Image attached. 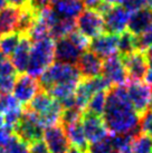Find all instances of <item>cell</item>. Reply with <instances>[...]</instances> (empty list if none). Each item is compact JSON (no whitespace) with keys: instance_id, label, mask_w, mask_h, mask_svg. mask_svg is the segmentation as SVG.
I'll return each mask as SVG.
<instances>
[{"instance_id":"obj_1","label":"cell","mask_w":152,"mask_h":153,"mask_svg":"<svg viewBox=\"0 0 152 153\" xmlns=\"http://www.w3.org/2000/svg\"><path fill=\"white\" fill-rule=\"evenodd\" d=\"M106 128L115 135H134L140 132V116L129 100L127 87L115 86L107 92L103 113Z\"/></svg>"},{"instance_id":"obj_2","label":"cell","mask_w":152,"mask_h":153,"mask_svg":"<svg viewBox=\"0 0 152 153\" xmlns=\"http://www.w3.org/2000/svg\"><path fill=\"white\" fill-rule=\"evenodd\" d=\"M55 59V42L51 37L40 39L31 45L29 63L26 72L31 77H40Z\"/></svg>"},{"instance_id":"obj_3","label":"cell","mask_w":152,"mask_h":153,"mask_svg":"<svg viewBox=\"0 0 152 153\" xmlns=\"http://www.w3.org/2000/svg\"><path fill=\"white\" fill-rule=\"evenodd\" d=\"M82 75L75 64L56 62L47 68L39 78V85L44 91H48L53 86L63 83H80Z\"/></svg>"},{"instance_id":"obj_4","label":"cell","mask_w":152,"mask_h":153,"mask_svg":"<svg viewBox=\"0 0 152 153\" xmlns=\"http://www.w3.org/2000/svg\"><path fill=\"white\" fill-rule=\"evenodd\" d=\"M45 128H42L39 117L36 113L30 110H24L19 123L13 128V132L17 134L21 140L31 144L36 141L42 140V133Z\"/></svg>"},{"instance_id":"obj_5","label":"cell","mask_w":152,"mask_h":153,"mask_svg":"<svg viewBox=\"0 0 152 153\" xmlns=\"http://www.w3.org/2000/svg\"><path fill=\"white\" fill-rule=\"evenodd\" d=\"M127 92L129 100L131 102L134 111L142 116L148 112L152 98V87L145 82L130 81L127 82Z\"/></svg>"},{"instance_id":"obj_6","label":"cell","mask_w":152,"mask_h":153,"mask_svg":"<svg viewBox=\"0 0 152 153\" xmlns=\"http://www.w3.org/2000/svg\"><path fill=\"white\" fill-rule=\"evenodd\" d=\"M76 26L80 34H83L89 39L96 38L105 30L103 15L95 8H87L86 10H83V13L76 20Z\"/></svg>"},{"instance_id":"obj_7","label":"cell","mask_w":152,"mask_h":153,"mask_svg":"<svg viewBox=\"0 0 152 153\" xmlns=\"http://www.w3.org/2000/svg\"><path fill=\"white\" fill-rule=\"evenodd\" d=\"M80 122L89 145L104 140L109 136V130L106 128L102 116L85 112L82 116Z\"/></svg>"},{"instance_id":"obj_8","label":"cell","mask_w":152,"mask_h":153,"mask_svg":"<svg viewBox=\"0 0 152 153\" xmlns=\"http://www.w3.org/2000/svg\"><path fill=\"white\" fill-rule=\"evenodd\" d=\"M40 85L36 78L20 74L15 81L13 85V96L21 105H29V103L39 93Z\"/></svg>"},{"instance_id":"obj_9","label":"cell","mask_w":152,"mask_h":153,"mask_svg":"<svg viewBox=\"0 0 152 153\" xmlns=\"http://www.w3.org/2000/svg\"><path fill=\"white\" fill-rule=\"evenodd\" d=\"M102 73H103V76L110 82L111 85L123 86L127 82H129L127 68L118 54L104 60Z\"/></svg>"},{"instance_id":"obj_10","label":"cell","mask_w":152,"mask_h":153,"mask_svg":"<svg viewBox=\"0 0 152 153\" xmlns=\"http://www.w3.org/2000/svg\"><path fill=\"white\" fill-rule=\"evenodd\" d=\"M42 139L49 153H67L69 150V142L66 132L60 124L45 128L42 133Z\"/></svg>"},{"instance_id":"obj_11","label":"cell","mask_w":152,"mask_h":153,"mask_svg":"<svg viewBox=\"0 0 152 153\" xmlns=\"http://www.w3.org/2000/svg\"><path fill=\"white\" fill-rule=\"evenodd\" d=\"M121 58L127 68L129 78L132 81H142V78H144L149 67L145 51L135 49Z\"/></svg>"},{"instance_id":"obj_12","label":"cell","mask_w":152,"mask_h":153,"mask_svg":"<svg viewBox=\"0 0 152 153\" xmlns=\"http://www.w3.org/2000/svg\"><path fill=\"white\" fill-rule=\"evenodd\" d=\"M131 13L127 11L124 7L121 6H113L109 9V11L103 15L105 29L110 34L120 35L125 31L127 27L129 19Z\"/></svg>"},{"instance_id":"obj_13","label":"cell","mask_w":152,"mask_h":153,"mask_svg":"<svg viewBox=\"0 0 152 153\" xmlns=\"http://www.w3.org/2000/svg\"><path fill=\"white\" fill-rule=\"evenodd\" d=\"M89 49L100 58H109L118 54V35L106 34L100 35L89 43Z\"/></svg>"},{"instance_id":"obj_14","label":"cell","mask_w":152,"mask_h":153,"mask_svg":"<svg viewBox=\"0 0 152 153\" xmlns=\"http://www.w3.org/2000/svg\"><path fill=\"white\" fill-rule=\"evenodd\" d=\"M0 153H29V144L21 140L13 128H0Z\"/></svg>"},{"instance_id":"obj_15","label":"cell","mask_w":152,"mask_h":153,"mask_svg":"<svg viewBox=\"0 0 152 153\" xmlns=\"http://www.w3.org/2000/svg\"><path fill=\"white\" fill-rule=\"evenodd\" d=\"M82 54L83 51L68 36L57 39L55 43V58L57 62L76 65Z\"/></svg>"},{"instance_id":"obj_16","label":"cell","mask_w":152,"mask_h":153,"mask_svg":"<svg viewBox=\"0 0 152 153\" xmlns=\"http://www.w3.org/2000/svg\"><path fill=\"white\" fill-rule=\"evenodd\" d=\"M76 64L80 69V75L84 78H93L101 75L103 67L102 58H100L91 51H84Z\"/></svg>"},{"instance_id":"obj_17","label":"cell","mask_w":152,"mask_h":153,"mask_svg":"<svg viewBox=\"0 0 152 153\" xmlns=\"http://www.w3.org/2000/svg\"><path fill=\"white\" fill-rule=\"evenodd\" d=\"M30 49H31V40L27 35L24 34L19 45L11 55V64H13L16 73L22 74L27 71L28 63H29Z\"/></svg>"},{"instance_id":"obj_18","label":"cell","mask_w":152,"mask_h":153,"mask_svg":"<svg viewBox=\"0 0 152 153\" xmlns=\"http://www.w3.org/2000/svg\"><path fill=\"white\" fill-rule=\"evenodd\" d=\"M66 132V135H67L68 142L69 144L72 145L73 148L80 150L82 152L87 153L89 152V144L87 140H86V136L84 134V130L82 126V122H75V123H71L67 125H63Z\"/></svg>"},{"instance_id":"obj_19","label":"cell","mask_w":152,"mask_h":153,"mask_svg":"<svg viewBox=\"0 0 152 153\" xmlns=\"http://www.w3.org/2000/svg\"><path fill=\"white\" fill-rule=\"evenodd\" d=\"M84 6L83 0H58L51 4L58 17L66 19H75L78 17L83 13Z\"/></svg>"},{"instance_id":"obj_20","label":"cell","mask_w":152,"mask_h":153,"mask_svg":"<svg viewBox=\"0 0 152 153\" xmlns=\"http://www.w3.org/2000/svg\"><path fill=\"white\" fill-rule=\"evenodd\" d=\"M152 24V10L150 8H143L141 10L131 13L129 19V31L134 36H139Z\"/></svg>"},{"instance_id":"obj_21","label":"cell","mask_w":152,"mask_h":153,"mask_svg":"<svg viewBox=\"0 0 152 153\" xmlns=\"http://www.w3.org/2000/svg\"><path fill=\"white\" fill-rule=\"evenodd\" d=\"M76 20L75 19H66V18H59L57 22L51 27L49 36L53 39H59L67 37L75 31Z\"/></svg>"},{"instance_id":"obj_22","label":"cell","mask_w":152,"mask_h":153,"mask_svg":"<svg viewBox=\"0 0 152 153\" xmlns=\"http://www.w3.org/2000/svg\"><path fill=\"white\" fill-rule=\"evenodd\" d=\"M22 35L24 34H21L19 31H11V33L2 35L0 37V51L7 57L11 56L20 43Z\"/></svg>"},{"instance_id":"obj_23","label":"cell","mask_w":152,"mask_h":153,"mask_svg":"<svg viewBox=\"0 0 152 153\" xmlns=\"http://www.w3.org/2000/svg\"><path fill=\"white\" fill-rule=\"evenodd\" d=\"M55 101H56L55 98L51 97L47 92L42 91V92H39L34 97V100L29 103L28 110L33 111L37 115H40L44 112H46L54 104Z\"/></svg>"},{"instance_id":"obj_24","label":"cell","mask_w":152,"mask_h":153,"mask_svg":"<svg viewBox=\"0 0 152 153\" xmlns=\"http://www.w3.org/2000/svg\"><path fill=\"white\" fill-rule=\"evenodd\" d=\"M133 153H152V136L144 133H136L132 137Z\"/></svg>"},{"instance_id":"obj_25","label":"cell","mask_w":152,"mask_h":153,"mask_svg":"<svg viewBox=\"0 0 152 153\" xmlns=\"http://www.w3.org/2000/svg\"><path fill=\"white\" fill-rule=\"evenodd\" d=\"M136 48V36L131 34L130 31H124L118 35V55L123 56L127 55Z\"/></svg>"},{"instance_id":"obj_26","label":"cell","mask_w":152,"mask_h":153,"mask_svg":"<svg viewBox=\"0 0 152 153\" xmlns=\"http://www.w3.org/2000/svg\"><path fill=\"white\" fill-rule=\"evenodd\" d=\"M106 98H107V92H97L93 94L86 106L87 112L94 115L102 116L106 106Z\"/></svg>"},{"instance_id":"obj_27","label":"cell","mask_w":152,"mask_h":153,"mask_svg":"<svg viewBox=\"0 0 152 153\" xmlns=\"http://www.w3.org/2000/svg\"><path fill=\"white\" fill-rule=\"evenodd\" d=\"M111 141L118 153H133L132 151V137L133 135H110Z\"/></svg>"},{"instance_id":"obj_28","label":"cell","mask_w":152,"mask_h":153,"mask_svg":"<svg viewBox=\"0 0 152 153\" xmlns=\"http://www.w3.org/2000/svg\"><path fill=\"white\" fill-rule=\"evenodd\" d=\"M22 107L21 104L18 102L16 97L11 94H4L0 95V114L4 115L11 111Z\"/></svg>"},{"instance_id":"obj_29","label":"cell","mask_w":152,"mask_h":153,"mask_svg":"<svg viewBox=\"0 0 152 153\" xmlns=\"http://www.w3.org/2000/svg\"><path fill=\"white\" fill-rule=\"evenodd\" d=\"M89 153H118V151H116L115 146L113 145L110 135H109L104 140L89 145Z\"/></svg>"},{"instance_id":"obj_30","label":"cell","mask_w":152,"mask_h":153,"mask_svg":"<svg viewBox=\"0 0 152 153\" xmlns=\"http://www.w3.org/2000/svg\"><path fill=\"white\" fill-rule=\"evenodd\" d=\"M83 116V111L78 110L77 107H69V108H65L62 114V123L63 125H67L71 123H75L82 120Z\"/></svg>"},{"instance_id":"obj_31","label":"cell","mask_w":152,"mask_h":153,"mask_svg":"<svg viewBox=\"0 0 152 153\" xmlns=\"http://www.w3.org/2000/svg\"><path fill=\"white\" fill-rule=\"evenodd\" d=\"M152 45V24L139 36H136V48L144 51Z\"/></svg>"},{"instance_id":"obj_32","label":"cell","mask_w":152,"mask_h":153,"mask_svg":"<svg viewBox=\"0 0 152 153\" xmlns=\"http://www.w3.org/2000/svg\"><path fill=\"white\" fill-rule=\"evenodd\" d=\"M0 75L2 76H15L16 71L13 68L11 60L0 51Z\"/></svg>"},{"instance_id":"obj_33","label":"cell","mask_w":152,"mask_h":153,"mask_svg":"<svg viewBox=\"0 0 152 153\" xmlns=\"http://www.w3.org/2000/svg\"><path fill=\"white\" fill-rule=\"evenodd\" d=\"M140 132L152 136V111L144 113L140 119Z\"/></svg>"},{"instance_id":"obj_34","label":"cell","mask_w":152,"mask_h":153,"mask_svg":"<svg viewBox=\"0 0 152 153\" xmlns=\"http://www.w3.org/2000/svg\"><path fill=\"white\" fill-rule=\"evenodd\" d=\"M15 81H16V75L15 76H2V75H0V95L10 94V92L13 89Z\"/></svg>"},{"instance_id":"obj_35","label":"cell","mask_w":152,"mask_h":153,"mask_svg":"<svg viewBox=\"0 0 152 153\" xmlns=\"http://www.w3.org/2000/svg\"><path fill=\"white\" fill-rule=\"evenodd\" d=\"M124 8L130 13H134L143 8H147L148 0H124L123 1Z\"/></svg>"},{"instance_id":"obj_36","label":"cell","mask_w":152,"mask_h":153,"mask_svg":"<svg viewBox=\"0 0 152 153\" xmlns=\"http://www.w3.org/2000/svg\"><path fill=\"white\" fill-rule=\"evenodd\" d=\"M29 153H49V152H48V149H47L45 142L39 140L30 144Z\"/></svg>"},{"instance_id":"obj_37","label":"cell","mask_w":152,"mask_h":153,"mask_svg":"<svg viewBox=\"0 0 152 153\" xmlns=\"http://www.w3.org/2000/svg\"><path fill=\"white\" fill-rule=\"evenodd\" d=\"M11 7L18 9H22L31 6V0H7Z\"/></svg>"},{"instance_id":"obj_38","label":"cell","mask_w":152,"mask_h":153,"mask_svg":"<svg viewBox=\"0 0 152 153\" xmlns=\"http://www.w3.org/2000/svg\"><path fill=\"white\" fill-rule=\"evenodd\" d=\"M58 0H31V4L35 8H42L45 6H51Z\"/></svg>"},{"instance_id":"obj_39","label":"cell","mask_w":152,"mask_h":153,"mask_svg":"<svg viewBox=\"0 0 152 153\" xmlns=\"http://www.w3.org/2000/svg\"><path fill=\"white\" fill-rule=\"evenodd\" d=\"M145 83L149 84L150 86H152V65H149L148 71H147V74H145Z\"/></svg>"},{"instance_id":"obj_40","label":"cell","mask_w":152,"mask_h":153,"mask_svg":"<svg viewBox=\"0 0 152 153\" xmlns=\"http://www.w3.org/2000/svg\"><path fill=\"white\" fill-rule=\"evenodd\" d=\"M84 4L87 6L89 8H96L97 4L101 2V0H83Z\"/></svg>"},{"instance_id":"obj_41","label":"cell","mask_w":152,"mask_h":153,"mask_svg":"<svg viewBox=\"0 0 152 153\" xmlns=\"http://www.w3.org/2000/svg\"><path fill=\"white\" fill-rule=\"evenodd\" d=\"M103 2L110 4V6H120V4H123L124 0H102Z\"/></svg>"},{"instance_id":"obj_42","label":"cell","mask_w":152,"mask_h":153,"mask_svg":"<svg viewBox=\"0 0 152 153\" xmlns=\"http://www.w3.org/2000/svg\"><path fill=\"white\" fill-rule=\"evenodd\" d=\"M145 56H147V59H148L149 65H152V45L147 49V51H145Z\"/></svg>"},{"instance_id":"obj_43","label":"cell","mask_w":152,"mask_h":153,"mask_svg":"<svg viewBox=\"0 0 152 153\" xmlns=\"http://www.w3.org/2000/svg\"><path fill=\"white\" fill-rule=\"evenodd\" d=\"M7 4H8V1L7 0H0V10H2L7 7Z\"/></svg>"},{"instance_id":"obj_44","label":"cell","mask_w":152,"mask_h":153,"mask_svg":"<svg viewBox=\"0 0 152 153\" xmlns=\"http://www.w3.org/2000/svg\"><path fill=\"white\" fill-rule=\"evenodd\" d=\"M67 153H84V152H82V151L75 149V148H69V150L67 151Z\"/></svg>"},{"instance_id":"obj_45","label":"cell","mask_w":152,"mask_h":153,"mask_svg":"<svg viewBox=\"0 0 152 153\" xmlns=\"http://www.w3.org/2000/svg\"><path fill=\"white\" fill-rule=\"evenodd\" d=\"M4 125V117H2V115L0 114V128H2Z\"/></svg>"},{"instance_id":"obj_46","label":"cell","mask_w":152,"mask_h":153,"mask_svg":"<svg viewBox=\"0 0 152 153\" xmlns=\"http://www.w3.org/2000/svg\"><path fill=\"white\" fill-rule=\"evenodd\" d=\"M150 107H151V111H152V98H151V103H150Z\"/></svg>"},{"instance_id":"obj_47","label":"cell","mask_w":152,"mask_h":153,"mask_svg":"<svg viewBox=\"0 0 152 153\" xmlns=\"http://www.w3.org/2000/svg\"><path fill=\"white\" fill-rule=\"evenodd\" d=\"M87 153H89V152H87Z\"/></svg>"}]
</instances>
